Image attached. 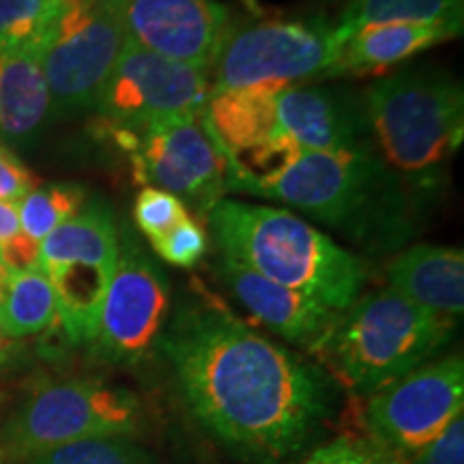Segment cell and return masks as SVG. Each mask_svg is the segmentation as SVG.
I'll return each mask as SVG.
<instances>
[{
	"label": "cell",
	"instance_id": "17",
	"mask_svg": "<svg viewBox=\"0 0 464 464\" xmlns=\"http://www.w3.org/2000/svg\"><path fill=\"white\" fill-rule=\"evenodd\" d=\"M393 293L426 307L434 314L460 318L464 310L462 249L421 243L400 254L387 266Z\"/></svg>",
	"mask_w": 464,
	"mask_h": 464
},
{
	"label": "cell",
	"instance_id": "31",
	"mask_svg": "<svg viewBox=\"0 0 464 464\" xmlns=\"http://www.w3.org/2000/svg\"><path fill=\"white\" fill-rule=\"evenodd\" d=\"M24 235L20 226V218H17V205L11 202H0V249L7 247L9 243Z\"/></svg>",
	"mask_w": 464,
	"mask_h": 464
},
{
	"label": "cell",
	"instance_id": "16",
	"mask_svg": "<svg viewBox=\"0 0 464 464\" xmlns=\"http://www.w3.org/2000/svg\"><path fill=\"white\" fill-rule=\"evenodd\" d=\"M359 116L344 97L323 86H286L276 95V140L305 150L355 149Z\"/></svg>",
	"mask_w": 464,
	"mask_h": 464
},
{
	"label": "cell",
	"instance_id": "25",
	"mask_svg": "<svg viewBox=\"0 0 464 464\" xmlns=\"http://www.w3.org/2000/svg\"><path fill=\"white\" fill-rule=\"evenodd\" d=\"M20 464H155V458L136 439H86L45 450Z\"/></svg>",
	"mask_w": 464,
	"mask_h": 464
},
{
	"label": "cell",
	"instance_id": "20",
	"mask_svg": "<svg viewBox=\"0 0 464 464\" xmlns=\"http://www.w3.org/2000/svg\"><path fill=\"white\" fill-rule=\"evenodd\" d=\"M52 110L44 73V48L0 56V133L11 142H28Z\"/></svg>",
	"mask_w": 464,
	"mask_h": 464
},
{
	"label": "cell",
	"instance_id": "27",
	"mask_svg": "<svg viewBox=\"0 0 464 464\" xmlns=\"http://www.w3.org/2000/svg\"><path fill=\"white\" fill-rule=\"evenodd\" d=\"M304 464H406L404 458L365 437H338L318 445Z\"/></svg>",
	"mask_w": 464,
	"mask_h": 464
},
{
	"label": "cell",
	"instance_id": "35",
	"mask_svg": "<svg viewBox=\"0 0 464 464\" xmlns=\"http://www.w3.org/2000/svg\"><path fill=\"white\" fill-rule=\"evenodd\" d=\"M0 266H3V265H0Z\"/></svg>",
	"mask_w": 464,
	"mask_h": 464
},
{
	"label": "cell",
	"instance_id": "21",
	"mask_svg": "<svg viewBox=\"0 0 464 464\" xmlns=\"http://www.w3.org/2000/svg\"><path fill=\"white\" fill-rule=\"evenodd\" d=\"M58 324L54 288L42 266L14 271L0 282V327L11 340L33 338Z\"/></svg>",
	"mask_w": 464,
	"mask_h": 464
},
{
	"label": "cell",
	"instance_id": "6",
	"mask_svg": "<svg viewBox=\"0 0 464 464\" xmlns=\"http://www.w3.org/2000/svg\"><path fill=\"white\" fill-rule=\"evenodd\" d=\"M342 50L335 24L324 20H265L230 24L219 45L211 75V91L247 86H299L316 78H332Z\"/></svg>",
	"mask_w": 464,
	"mask_h": 464
},
{
	"label": "cell",
	"instance_id": "28",
	"mask_svg": "<svg viewBox=\"0 0 464 464\" xmlns=\"http://www.w3.org/2000/svg\"><path fill=\"white\" fill-rule=\"evenodd\" d=\"M155 254L172 266H181V269H191L205 258L208 241L205 230L196 224L194 218H185L181 224L174 226L160 239L150 241Z\"/></svg>",
	"mask_w": 464,
	"mask_h": 464
},
{
	"label": "cell",
	"instance_id": "19",
	"mask_svg": "<svg viewBox=\"0 0 464 464\" xmlns=\"http://www.w3.org/2000/svg\"><path fill=\"white\" fill-rule=\"evenodd\" d=\"M460 31L439 24H372L342 44L334 75H381L406 58L454 39Z\"/></svg>",
	"mask_w": 464,
	"mask_h": 464
},
{
	"label": "cell",
	"instance_id": "24",
	"mask_svg": "<svg viewBox=\"0 0 464 464\" xmlns=\"http://www.w3.org/2000/svg\"><path fill=\"white\" fill-rule=\"evenodd\" d=\"M84 205V189L75 183L37 185L17 202L22 232L42 243L50 232L72 219Z\"/></svg>",
	"mask_w": 464,
	"mask_h": 464
},
{
	"label": "cell",
	"instance_id": "29",
	"mask_svg": "<svg viewBox=\"0 0 464 464\" xmlns=\"http://www.w3.org/2000/svg\"><path fill=\"white\" fill-rule=\"evenodd\" d=\"M406 464H464V413L413 456L406 458Z\"/></svg>",
	"mask_w": 464,
	"mask_h": 464
},
{
	"label": "cell",
	"instance_id": "8",
	"mask_svg": "<svg viewBox=\"0 0 464 464\" xmlns=\"http://www.w3.org/2000/svg\"><path fill=\"white\" fill-rule=\"evenodd\" d=\"M170 286L158 265L125 232L103 295L91 351L116 368H138L155 355L168 327Z\"/></svg>",
	"mask_w": 464,
	"mask_h": 464
},
{
	"label": "cell",
	"instance_id": "32",
	"mask_svg": "<svg viewBox=\"0 0 464 464\" xmlns=\"http://www.w3.org/2000/svg\"><path fill=\"white\" fill-rule=\"evenodd\" d=\"M17 357H20V342L11 340L0 327V370L9 368Z\"/></svg>",
	"mask_w": 464,
	"mask_h": 464
},
{
	"label": "cell",
	"instance_id": "13",
	"mask_svg": "<svg viewBox=\"0 0 464 464\" xmlns=\"http://www.w3.org/2000/svg\"><path fill=\"white\" fill-rule=\"evenodd\" d=\"M381 164L362 149L301 150L277 177L258 185L256 196L277 198L318 222L338 226L370 198Z\"/></svg>",
	"mask_w": 464,
	"mask_h": 464
},
{
	"label": "cell",
	"instance_id": "12",
	"mask_svg": "<svg viewBox=\"0 0 464 464\" xmlns=\"http://www.w3.org/2000/svg\"><path fill=\"white\" fill-rule=\"evenodd\" d=\"M125 45L116 0L69 3L44 48V73L56 114L95 108Z\"/></svg>",
	"mask_w": 464,
	"mask_h": 464
},
{
	"label": "cell",
	"instance_id": "5",
	"mask_svg": "<svg viewBox=\"0 0 464 464\" xmlns=\"http://www.w3.org/2000/svg\"><path fill=\"white\" fill-rule=\"evenodd\" d=\"M368 123L387 164L406 174L432 172L462 142V86L430 73L379 80L368 91Z\"/></svg>",
	"mask_w": 464,
	"mask_h": 464
},
{
	"label": "cell",
	"instance_id": "4",
	"mask_svg": "<svg viewBox=\"0 0 464 464\" xmlns=\"http://www.w3.org/2000/svg\"><path fill=\"white\" fill-rule=\"evenodd\" d=\"M147 411L127 387L100 379L39 385L0 423V464H20L45 450L86 439H136Z\"/></svg>",
	"mask_w": 464,
	"mask_h": 464
},
{
	"label": "cell",
	"instance_id": "7",
	"mask_svg": "<svg viewBox=\"0 0 464 464\" xmlns=\"http://www.w3.org/2000/svg\"><path fill=\"white\" fill-rule=\"evenodd\" d=\"M119 256L112 213L91 202L39 243V265L54 288L58 324L72 344H91Z\"/></svg>",
	"mask_w": 464,
	"mask_h": 464
},
{
	"label": "cell",
	"instance_id": "3",
	"mask_svg": "<svg viewBox=\"0 0 464 464\" xmlns=\"http://www.w3.org/2000/svg\"><path fill=\"white\" fill-rule=\"evenodd\" d=\"M451 334L454 318L382 288L340 312L312 353L323 359L338 385L370 396L430 362Z\"/></svg>",
	"mask_w": 464,
	"mask_h": 464
},
{
	"label": "cell",
	"instance_id": "15",
	"mask_svg": "<svg viewBox=\"0 0 464 464\" xmlns=\"http://www.w3.org/2000/svg\"><path fill=\"white\" fill-rule=\"evenodd\" d=\"M219 276L239 304L256 321L290 344L314 351L340 312L318 304L304 293L266 280L239 260L224 256L219 260Z\"/></svg>",
	"mask_w": 464,
	"mask_h": 464
},
{
	"label": "cell",
	"instance_id": "33",
	"mask_svg": "<svg viewBox=\"0 0 464 464\" xmlns=\"http://www.w3.org/2000/svg\"><path fill=\"white\" fill-rule=\"evenodd\" d=\"M243 3L247 5V7H249V11H252V14L260 15V5H258V0H243Z\"/></svg>",
	"mask_w": 464,
	"mask_h": 464
},
{
	"label": "cell",
	"instance_id": "30",
	"mask_svg": "<svg viewBox=\"0 0 464 464\" xmlns=\"http://www.w3.org/2000/svg\"><path fill=\"white\" fill-rule=\"evenodd\" d=\"M37 183V177L9 149L0 147V202L17 205Z\"/></svg>",
	"mask_w": 464,
	"mask_h": 464
},
{
	"label": "cell",
	"instance_id": "34",
	"mask_svg": "<svg viewBox=\"0 0 464 464\" xmlns=\"http://www.w3.org/2000/svg\"><path fill=\"white\" fill-rule=\"evenodd\" d=\"M69 3H82V5H86V3H95V0H69Z\"/></svg>",
	"mask_w": 464,
	"mask_h": 464
},
{
	"label": "cell",
	"instance_id": "23",
	"mask_svg": "<svg viewBox=\"0 0 464 464\" xmlns=\"http://www.w3.org/2000/svg\"><path fill=\"white\" fill-rule=\"evenodd\" d=\"M69 0H0V56L45 48Z\"/></svg>",
	"mask_w": 464,
	"mask_h": 464
},
{
	"label": "cell",
	"instance_id": "14",
	"mask_svg": "<svg viewBox=\"0 0 464 464\" xmlns=\"http://www.w3.org/2000/svg\"><path fill=\"white\" fill-rule=\"evenodd\" d=\"M125 39L183 65L211 69L230 28L218 0H116Z\"/></svg>",
	"mask_w": 464,
	"mask_h": 464
},
{
	"label": "cell",
	"instance_id": "26",
	"mask_svg": "<svg viewBox=\"0 0 464 464\" xmlns=\"http://www.w3.org/2000/svg\"><path fill=\"white\" fill-rule=\"evenodd\" d=\"M185 218H189L185 202L160 188H144L133 202V219L149 241L160 239Z\"/></svg>",
	"mask_w": 464,
	"mask_h": 464
},
{
	"label": "cell",
	"instance_id": "9",
	"mask_svg": "<svg viewBox=\"0 0 464 464\" xmlns=\"http://www.w3.org/2000/svg\"><path fill=\"white\" fill-rule=\"evenodd\" d=\"M208 97V69L170 61L125 39L95 110L108 131L142 133L164 121L200 116Z\"/></svg>",
	"mask_w": 464,
	"mask_h": 464
},
{
	"label": "cell",
	"instance_id": "1",
	"mask_svg": "<svg viewBox=\"0 0 464 464\" xmlns=\"http://www.w3.org/2000/svg\"><path fill=\"white\" fill-rule=\"evenodd\" d=\"M185 409L243 464H282L338 411V382L222 307H188L160 344Z\"/></svg>",
	"mask_w": 464,
	"mask_h": 464
},
{
	"label": "cell",
	"instance_id": "22",
	"mask_svg": "<svg viewBox=\"0 0 464 464\" xmlns=\"http://www.w3.org/2000/svg\"><path fill=\"white\" fill-rule=\"evenodd\" d=\"M464 0H351L335 22L342 44L372 24H439L462 33Z\"/></svg>",
	"mask_w": 464,
	"mask_h": 464
},
{
	"label": "cell",
	"instance_id": "2",
	"mask_svg": "<svg viewBox=\"0 0 464 464\" xmlns=\"http://www.w3.org/2000/svg\"><path fill=\"white\" fill-rule=\"evenodd\" d=\"M207 218L224 256L239 260L266 280L335 312H344L362 295V260L284 208L219 200Z\"/></svg>",
	"mask_w": 464,
	"mask_h": 464
},
{
	"label": "cell",
	"instance_id": "18",
	"mask_svg": "<svg viewBox=\"0 0 464 464\" xmlns=\"http://www.w3.org/2000/svg\"><path fill=\"white\" fill-rule=\"evenodd\" d=\"M277 91L274 86L211 91L200 119L226 161L276 140Z\"/></svg>",
	"mask_w": 464,
	"mask_h": 464
},
{
	"label": "cell",
	"instance_id": "10",
	"mask_svg": "<svg viewBox=\"0 0 464 464\" xmlns=\"http://www.w3.org/2000/svg\"><path fill=\"white\" fill-rule=\"evenodd\" d=\"M464 413V362H428L392 385L365 396V439L400 458L413 456Z\"/></svg>",
	"mask_w": 464,
	"mask_h": 464
},
{
	"label": "cell",
	"instance_id": "11",
	"mask_svg": "<svg viewBox=\"0 0 464 464\" xmlns=\"http://www.w3.org/2000/svg\"><path fill=\"white\" fill-rule=\"evenodd\" d=\"M200 116L164 121L142 133L110 131V136L130 153L138 183H155L208 216L228 188L226 160Z\"/></svg>",
	"mask_w": 464,
	"mask_h": 464
}]
</instances>
